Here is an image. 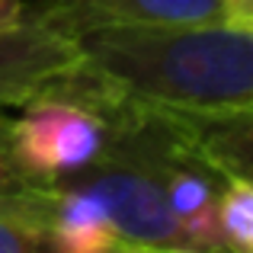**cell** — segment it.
<instances>
[{
	"mask_svg": "<svg viewBox=\"0 0 253 253\" xmlns=\"http://www.w3.org/2000/svg\"><path fill=\"white\" fill-rule=\"evenodd\" d=\"M74 81L99 96L164 112H250V23H93L71 32Z\"/></svg>",
	"mask_w": 253,
	"mask_h": 253,
	"instance_id": "1",
	"label": "cell"
},
{
	"mask_svg": "<svg viewBox=\"0 0 253 253\" xmlns=\"http://www.w3.org/2000/svg\"><path fill=\"white\" fill-rule=\"evenodd\" d=\"M58 183L86 186L103 199L125 250H176L192 253L186 234L179 231L157 179L128 151L106 141L103 154L86 167L74 170Z\"/></svg>",
	"mask_w": 253,
	"mask_h": 253,
	"instance_id": "2",
	"label": "cell"
},
{
	"mask_svg": "<svg viewBox=\"0 0 253 253\" xmlns=\"http://www.w3.org/2000/svg\"><path fill=\"white\" fill-rule=\"evenodd\" d=\"M10 141L32 176L55 186L103 154L106 119L71 96L42 90L23 106V116L10 122Z\"/></svg>",
	"mask_w": 253,
	"mask_h": 253,
	"instance_id": "3",
	"label": "cell"
},
{
	"mask_svg": "<svg viewBox=\"0 0 253 253\" xmlns=\"http://www.w3.org/2000/svg\"><path fill=\"white\" fill-rule=\"evenodd\" d=\"M77 64L71 32L26 13L16 23H0V112L26 106Z\"/></svg>",
	"mask_w": 253,
	"mask_h": 253,
	"instance_id": "4",
	"label": "cell"
},
{
	"mask_svg": "<svg viewBox=\"0 0 253 253\" xmlns=\"http://www.w3.org/2000/svg\"><path fill=\"white\" fill-rule=\"evenodd\" d=\"M29 10L64 32L93 23H253L250 0H36Z\"/></svg>",
	"mask_w": 253,
	"mask_h": 253,
	"instance_id": "5",
	"label": "cell"
},
{
	"mask_svg": "<svg viewBox=\"0 0 253 253\" xmlns=\"http://www.w3.org/2000/svg\"><path fill=\"white\" fill-rule=\"evenodd\" d=\"M48 218V250L58 253H109L125 250L103 199L77 183H55Z\"/></svg>",
	"mask_w": 253,
	"mask_h": 253,
	"instance_id": "6",
	"label": "cell"
},
{
	"mask_svg": "<svg viewBox=\"0 0 253 253\" xmlns=\"http://www.w3.org/2000/svg\"><path fill=\"white\" fill-rule=\"evenodd\" d=\"M55 189L58 186L36 179L19 164L10 141V119L0 112V209H23V211H39V215L51 218Z\"/></svg>",
	"mask_w": 253,
	"mask_h": 253,
	"instance_id": "7",
	"label": "cell"
},
{
	"mask_svg": "<svg viewBox=\"0 0 253 253\" xmlns=\"http://www.w3.org/2000/svg\"><path fill=\"white\" fill-rule=\"evenodd\" d=\"M215 224L221 253H253V186L247 176H231L218 192Z\"/></svg>",
	"mask_w": 253,
	"mask_h": 253,
	"instance_id": "8",
	"label": "cell"
},
{
	"mask_svg": "<svg viewBox=\"0 0 253 253\" xmlns=\"http://www.w3.org/2000/svg\"><path fill=\"white\" fill-rule=\"evenodd\" d=\"M48 250V215L0 209V253Z\"/></svg>",
	"mask_w": 253,
	"mask_h": 253,
	"instance_id": "9",
	"label": "cell"
},
{
	"mask_svg": "<svg viewBox=\"0 0 253 253\" xmlns=\"http://www.w3.org/2000/svg\"><path fill=\"white\" fill-rule=\"evenodd\" d=\"M29 13V0H0V23H16Z\"/></svg>",
	"mask_w": 253,
	"mask_h": 253,
	"instance_id": "10",
	"label": "cell"
}]
</instances>
